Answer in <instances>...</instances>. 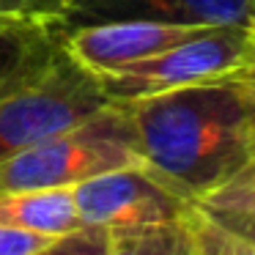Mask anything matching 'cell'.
I'll return each instance as SVG.
<instances>
[{
    "label": "cell",
    "instance_id": "16",
    "mask_svg": "<svg viewBox=\"0 0 255 255\" xmlns=\"http://www.w3.org/2000/svg\"><path fill=\"white\" fill-rule=\"evenodd\" d=\"M52 236H41V233L30 231H17V228L0 225V255H30L47 244Z\"/></svg>",
    "mask_w": 255,
    "mask_h": 255
},
{
    "label": "cell",
    "instance_id": "9",
    "mask_svg": "<svg viewBox=\"0 0 255 255\" xmlns=\"http://www.w3.org/2000/svg\"><path fill=\"white\" fill-rule=\"evenodd\" d=\"M66 22L0 17V88L63 41Z\"/></svg>",
    "mask_w": 255,
    "mask_h": 255
},
{
    "label": "cell",
    "instance_id": "7",
    "mask_svg": "<svg viewBox=\"0 0 255 255\" xmlns=\"http://www.w3.org/2000/svg\"><path fill=\"white\" fill-rule=\"evenodd\" d=\"M107 19H162L195 28L250 30L255 25V0H121L99 11L94 22Z\"/></svg>",
    "mask_w": 255,
    "mask_h": 255
},
{
    "label": "cell",
    "instance_id": "8",
    "mask_svg": "<svg viewBox=\"0 0 255 255\" xmlns=\"http://www.w3.org/2000/svg\"><path fill=\"white\" fill-rule=\"evenodd\" d=\"M0 225L41 236H61L80 228L74 189H11L0 192Z\"/></svg>",
    "mask_w": 255,
    "mask_h": 255
},
{
    "label": "cell",
    "instance_id": "6",
    "mask_svg": "<svg viewBox=\"0 0 255 255\" xmlns=\"http://www.w3.org/2000/svg\"><path fill=\"white\" fill-rule=\"evenodd\" d=\"M203 28L176 25L162 19H107V22L66 25L63 47L83 66L96 74L124 69L145 61L184 39H192Z\"/></svg>",
    "mask_w": 255,
    "mask_h": 255
},
{
    "label": "cell",
    "instance_id": "18",
    "mask_svg": "<svg viewBox=\"0 0 255 255\" xmlns=\"http://www.w3.org/2000/svg\"><path fill=\"white\" fill-rule=\"evenodd\" d=\"M121 0H74L72 14H69L66 25H85V22H94V17L105 8L116 6Z\"/></svg>",
    "mask_w": 255,
    "mask_h": 255
},
{
    "label": "cell",
    "instance_id": "10",
    "mask_svg": "<svg viewBox=\"0 0 255 255\" xmlns=\"http://www.w3.org/2000/svg\"><path fill=\"white\" fill-rule=\"evenodd\" d=\"M107 255H198V247L184 214L176 222L113 231Z\"/></svg>",
    "mask_w": 255,
    "mask_h": 255
},
{
    "label": "cell",
    "instance_id": "14",
    "mask_svg": "<svg viewBox=\"0 0 255 255\" xmlns=\"http://www.w3.org/2000/svg\"><path fill=\"white\" fill-rule=\"evenodd\" d=\"M74 0H0V17H28L44 22H66Z\"/></svg>",
    "mask_w": 255,
    "mask_h": 255
},
{
    "label": "cell",
    "instance_id": "19",
    "mask_svg": "<svg viewBox=\"0 0 255 255\" xmlns=\"http://www.w3.org/2000/svg\"><path fill=\"white\" fill-rule=\"evenodd\" d=\"M250 47H255V25L250 28Z\"/></svg>",
    "mask_w": 255,
    "mask_h": 255
},
{
    "label": "cell",
    "instance_id": "2",
    "mask_svg": "<svg viewBox=\"0 0 255 255\" xmlns=\"http://www.w3.org/2000/svg\"><path fill=\"white\" fill-rule=\"evenodd\" d=\"M107 105L102 77L61 41L0 88V162L74 129Z\"/></svg>",
    "mask_w": 255,
    "mask_h": 255
},
{
    "label": "cell",
    "instance_id": "15",
    "mask_svg": "<svg viewBox=\"0 0 255 255\" xmlns=\"http://www.w3.org/2000/svg\"><path fill=\"white\" fill-rule=\"evenodd\" d=\"M200 209L214 222H220L225 231H231L239 239L255 244V209H209V206H200Z\"/></svg>",
    "mask_w": 255,
    "mask_h": 255
},
{
    "label": "cell",
    "instance_id": "1",
    "mask_svg": "<svg viewBox=\"0 0 255 255\" xmlns=\"http://www.w3.org/2000/svg\"><path fill=\"white\" fill-rule=\"evenodd\" d=\"M143 167L198 203L255 156V127L231 77L121 102Z\"/></svg>",
    "mask_w": 255,
    "mask_h": 255
},
{
    "label": "cell",
    "instance_id": "3",
    "mask_svg": "<svg viewBox=\"0 0 255 255\" xmlns=\"http://www.w3.org/2000/svg\"><path fill=\"white\" fill-rule=\"evenodd\" d=\"M143 165L127 107L110 102L88 121L0 162V192L74 189L102 173Z\"/></svg>",
    "mask_w": 255,
    "mask_h": 255
},
{
    "label": "cell",
    "instance_id": "13",
    "mask_svg": "<svg viewBox=\"0 0 255 255\" xmlns=\"http://www.w3.org/2000/svg\"><path fill=\"white\" fill-rule=\"evenodd\" d=\"M198 203L209 209H255V156Z\"/></svg>",
    "mask_w": 255,
    "mask_h": 255
},
{
    "label": "cell",
    "instance_id": "17",
    "mask_svg": "<svg viewBox=\"0 0 255 255\" xmlns=\"http://www.w3.org/2000/svg\"><path fill=\"white\" fill-rule=\"evenodd\" d=\"M228 77L236 83V88L242 91L244 102H247V110H250V121L255 127V47H250L244 61L233 69Z\"/></svg>",
    "mask_w": 255,
    "mask_h": 255
},
{
    "label": "cell",
    "instance_id": "4",
    "mask_svg": "<svg viewBox=\"0 0 255 255\" xmlns=\"http://www.w3.org/2000/svg\"><path fill=\"white\" fill-rule=\"evenodd\" d=\"M250 50V30L244 28H203L145 61L129 63L116 72L99 74L110 102H132L165 94L184 85L228 77Z\"/></svg>",
    "mask_w": 255,
    "mask_h": 255
},
{
    "label": "cell",
    "instance_id": "5",
    "mask_svg": "<svg viewBox=\"0 0 255 255\" xmlns=\"http://www.w3.org/2000/svg\"><path fill=\"white\" fill-rule=\"evenodd\" d=\"M74 203L83 225L107 228L113 233L176 222L189 211L192 200L167 187L148 167L132 165L77 184Z\"/></svg>",
    "mask_w": 255,
    "mask_h": 255
},
{
    "label": "cell",
    "instance_id": "11",
    "mask_svg": "<svg viewBox=\"0 0 255 255\" xmlns=\"http://www.w3.org/2000/svg\"><path fill=\"white\" fill-rule=\"evenodd\" d=\"M187 225L195 239L198 255H255V244L239 239L236 233L225 231L220 222H214L198 203L189 206Z\"/></svg>",
    "mask_w": 255,
    "mask_h": 255
},
{
    "label": "cell",
    "instance_id": "12",
    "mask_svg": "<svg viewBox=\"0 0 255 255\" xmlns=\"http://www.w3.org/2000/svg\"><path fill=\"white\" fill-rule=\"evenodd\" d=\"M110 247V231L96 225H80L69 233L52 236L30 255H107Z\"/></svg>",
    "mask_w": 255,
    "mask_h": 255
}]
</instances>
